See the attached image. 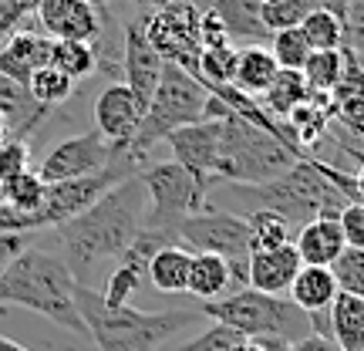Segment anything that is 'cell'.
<instances>
[{"label": "cell", "mask_w": 364, "mask_h": 351, "mask_svg": "<svg viewBox=\"0 0 364 351\" xmlns=\"http://www.w3.org/2000/svg\"><path fill=\"white\" fill-rule=\"evenodd\" d=\"M199 311L206 314L209 321L230 325L243 338L297 341L311 331L307 314L300 311L290 298L263 294V290H253V287H240V290H230L220 300H206V304H199Z\"/></svg>", "instance_id": "52a82bcc"}, {"label": "cell", "mask_w": 364, "mask_h": 351, "mask_svg": "<svg viewBox=\"0 0 364 351\" xmlns=\"http://www.w3.org/2000/svg\"><path fill=\"white\" fill-rule=\"evenodd\" d=\"M297 156L287 149L277 135L257 129L253 122L240 115H223V139L213 182H233V186H260L284 176Z\"/></svg>", "instance_id": "5b68a950"}, {"label": "cell", "mask_w": 364, "mask_h": 351, "mask_svg": "<svg viewBox=\"0 0 364 351\" xmlns=\"http://www.w3.org/2000/svg\"><path fill=\"white\" fill-rule=\"evenodd\" d=\"M199 17L203 11L196 7V0H176L159 11H145V34L152 41V48L162 54V61L179 65L199 78V58H203V38H199Z\"/></svg>", "instance_id": "30bf717a"}, {"label": "cell", "mask_w": 364, "mask_h": 351, "mask_svg": "<svg viewBox=\"0 0 364 351\" xmlns=\"http://www.w3.org/2000/svg\"><path fill=\"white\" fill-rule=\"evenodd\" d=\"M145 271H149V257L139 253L135 247H129L115 261V271L108 273V281H105V287H102V298L108 300L112 308L132 304V298L139 294V287L145 284Z\"/></svg>", "instance_id": "cb8c5ba5"}, {"label": "cell", "mask_w": 364, "mask_h": 351, "mask_svg": "<svg viewBox=\"0 0 364 351\" xmlns=\"http://www.w3.org/2000/svg\"><path fill=\"white\" fill-rule=\"evenodd\" d=\"M287 298L297 304L304 314L311 311H327L331 300L338 298V281L331 267H314V263H304L294 277V284L287 290Z\"/></svg>", "instance_id": "44dd1931"}, {"label": "cell", "mask_w": 364, "mask_h": 351, "mask_svg": "<svg viewBox=\"0 0 364 351\" xmlns=\"http://www.w3.org/2000/svg\"><path fill=\"white\" fill-rule=\"evenodd\" d=\"M220 139H223V118H199L193 125H182V129L166 135V142L172 149V159L206 193H209V182H213V172H216Z\"/></svg>", "instance_id": "7c38bea8"}, {"label": "cell", "mask_w": 364, "mask_h": 351, "mask_svg": "<svg viewBox=\"0 0 364 351\" xmlns=\"http://www.w3.org/2000/svg\"><path fill=\"white\" fill-rule=\"evenodd\" d=\"M236 58H240V48H236V44L203 48V58H199V81H203L206 88H213V85H233Z\"/></svg>", "instance_id": "836d02e7"}, {"label": "cell", "mask_w": 364, "mask_h": 351, "mask_svg": "<svg viewBox=\"0 0 364 351\" xmlns=\"http://www.w3.org/2000/svg\"><path fill=\"white\" fill-rule=\"evenodd\" d=\"M199 38H203V48H220V44H233L230 41V31H226V24L220 21V14L213 11H203V17H199Z\"/></svg>", "instance_id": "7bdbcfd3"}, {"label": "cell", "mask_w": 364, "mask_h": 351, "mask_svg": "<svg viewBox=\"0 0 364 351\" xmlns=\"http://www.w3.org/2000/svg\"><path fill=\"white\" fill-rule=\"evenodd\" d=\"M233 290V273L230 263L223 261L220 253H193V267H189V287L186 294L196 304H206V300H220Z\"/></svg>", "instance_id": "ffe728a7"}, {"label": "cell", "mask_w": 364, "mask_h": 351, "mask_svg": "<svg viewBox=\"0 0 364 351\" xmlns=\"http://www.w3.org/2000/svg\"><path fill=\"white\" fill-rule=\"evenodd\" d=\"M0 112L7 118V135L11 139H27L48 122L51 108H44L31 98L27 85H17V81L0 78Z\"/></svg>", "instance_id": "ac0fdd59"}, {"label": "cell", "mask_w": 364, "mask_h": 351, "mask_svg": "<svg viewBox=\"0 0 364 351\" xmlns=\"http://www.w3.org/2000/svg\"><path fill=\"white\" fill-rule=\"evenodd\" d=\"M38 27L51 41H95L102 38V7L95 0H41Z\"/></svg>", "instance_id": "5bb4252c"}, {"label": "cell", "mask_w": 364, "mask_h": 351, "mask_svg": "<svg viewBox=\"0 0 364 351\" xmlns=\"http://www.w3.org/2000/svg\"><path fill=\"white\" fill-rule=\"evenodd\" d=\"M304 14H307L304 0H267V4H260V21L270 34L284 31V27H300Z\"/></svg>", "instance_id": "74e56055"}, {"label": "cell", "mask_w": 364, "mask_h": 351, "mask_svg": "<svg viewBox=\"0 0 364 351\" xmlns=\"http://www.w3.org/2000/svg\"><path fill=\"white\" fill-rule=\"evenodd\" d=\"M236 351H263V348H260V345H257V341H250V338H247V341H243V345H240V348H236Z\"/></svg>", "instance_id": "681fc988"}, {"label": "cell", "mask_w": 364, "mask_h": 351, "mask_svg": "<svg viewBox=\"0 0 364 351\" xmlns=\"http://www.w3.org/2000/svg\"><path fill=\"white\" fill-rule=\"evenodd\" d=\"M331 331L341 351H361L364 348V298L338 290L331 300Z\"/></svg>", "instance_id": "d4e9b609"}, {"label": "cell", "mask_w": 364, "mask_h": 351, "mask_svg": "<svg viewBox=\"0 0 364 351\" xmlns=\"http://www.w3.org/2000/svg\"><path fill=\"white\" fill-rule=\"evenodd\" d=\"M145 105L125 81H112L108 88L98 91L95 98V132L105 142H112L118 152H129L135 132L142 125Z\"/></svg>", "instance_id": "4fadbf2b"}, {"label": "cell", "mask_w": 364, "mask_h": 351, "mask_svg": "<svg viewBox=\"0 0 364 351\" xmlns=\"http://www.w3.org/2000/svg\"><path fill=\"white\" fill-rule=\"evenodd\" d=\"M48 65L65 71L68 78L85 81L98 71L102 58L95 51V44H88V41H51V61Z\"/></svg>", "instance_id": "83f0119b"}, {"label": "cell", "mask_w": 364, "mask_h": 351, "mask_svg": "<svg viewBox=\"0 0 364 351\" xmlns=\"http://www.w3.org/2000/svg\"><path fill=\"white\" fill-rule=\"evenodd\" d=\"M0 139H7V118H4V112H0Z\"/></svg>", "instance_id": "f907efd6"}, {"label": "cell", "mask_w": 364, "mask_h": 351, "mask_svg": "<svg viewBox=\"0 0 364 351\" xmlns=\"http://www.w3.org/2000/svg\"><path fill=\"white\" fill-rule=\"evenodd\" d=\"M179 240L193 253H220L230 263L233 290L250 287V223L243 213L213 206L199 209L179 223Z\"/></svg>", "instance_id": "ba28073f"}, {"label": "cell", "mask_w": 364, "mask_h": 351, "mask_svg": "<svg viewBox=\"0 0 364 351\" xmlns=\"http://www.w3.org/2000/svg\"><path fill=\"white\" fill-rule=\"evenodd\" d=\"M304 7H307V11H331V14H338L341 21H344V14H348V0H304Z\"/></svg>", "instance_id": "bcb514c9"}, {"label": "cell", "mask_w": 364, "mask_h": 351, "mask_svg": "<svg viewBox=\"0 0 364 351\" xmlns=\"http://www.w3.org/2000/svg\"><path fill=\"white\" fill-rule=\"evenodd\" d=\"M277 71H280V65L273 61L267 44H247V48H240V58H236L233 88L250 95V98H260Z\"/></svg>", "instance_id": "603a6c76"}, {"label": "cell", "mask_w": 364, "mask_h": 351, "mask_svg": "<svg viewBox=\"0 0 364 351\" xmlns=\"http://www.w3.org/2000/svg\"><path fill=\"white\" fill-rule=\"evenodd\" d=\"M243 335L240 331H233L230 325H220V321H209V328L203 331V335H196L193 341H186V345H179L176 351H236L240 345H243Z\"/></svg>", "instance_id": "8d00e7d4"}, {"label": "cell", "mask_w": 364, "mask_h": 351, "mask_svg": "<svg viewBox=\"0 0 364 351\" xmlns=\"http://www.w3.org/2000/svg\"><path fill=\"white\" fill-rule=\"evenodd\" d=\"M199 118H209V88L199 78H193L189 71H182L179 65L166 61L159 88L152 91V98L145 105L142 125L135 132L129 152L145 162L152 145L166 142L169 132L182 129V125H193Z\"/></svg>", "instance_id": "8992f818"}, {"label": "cell", "mask_w": 364, "mask_h": 351, "mask_svg": "<svg viewBox=\"0 0 364 351\" xmlns=\"http://www.w3.org/2000/svg\"><path fill=\"white\" fill-rule=\"evenodd\" d=\"M338 223L348 247H364V203H348L338 213Z\"/></svg>", "instance_id": "b9f144b4"}, {"label": "cell", "mask_w": 364, "mask_h": 351, "mask_svg": "<svg viewBox=\"0 0 364 351\" xmlns=\"http://www.w3.org/2000/svg\"><path fill=\"white\" fill-rule=\"evenodd\" d=\"M290 351H341L338 341L324 338V335H314V331H307L304 338H297L294 345H290Z\"/></svg>", "instance_id": "f6af8a7d"}, {"label": "cell", "mask_w": 364, "mask_h": 351, "mask_svg": "<svg viewBox=\"0 0 364 351\" xmlns=\"http://www.w3.org/2000/svg\"><path fill=\"white\" fill-rule=\"evenodd\" d=\"M294 247H297L300 261L314 263V267H331L334 257L348 247L344 234H341V223L334 216H317V220L304 223L294 236Z\"/></svg>", "instance_id": "d6986e66"}, {"label": "cell", "mask_w": 364, "mask_h": 351, "mask_svg": "<svg viewBox=\"0 0 364 351\" xmlns=\"http://www.w3.org/2000/svg\"><path fill=\"white\" fill-rule=\"evenodd\" d=\"M233 193L240 199H247L250 209H273V213H280L294 230H300L304 223L317 220V216H334L338 220V213L351 203L341 189H334L327 182V176L321 172L314 156L297 159L277 179L260 182V186H236Z\"/></svg>", "instance_id": "277c9868"}, {"label": "cell", "mask_w": 364, "mask_h": 351, "mask_svg": "<svg viewBox=\"0 0 364 351\" xmlns=\"http://www.w3.org/2000/svg\"><path fill=\"white\" fill-rule=\"evenodd\" d=\"M213 11L226 24L230 41H250V44L270 41V31L260 21V0H213Z\"/></svg>", "instance_id": "484cf974"}, {"label": "cell", "mask_w": 364, "mask_h": 351, "mask_svg": "<svg viewBox=\"0 0 364 351\" xmlns=\"http://www.w3.org/2000/svg\"><path fill=\"white\" fill-rule=\"evenodd\" d=\"M162 68H166V61L145 34V21L142 17L129 21L125 31H122V75H125V85L139 95L142 105H149L152 91L159 88Z\"/></svg>", "instance_id": "9a60e30c"}, {"label": "cell", "mask_w": 364, "mask_h": 351, "mask_svg": "<svg viewBox=\"0 0 364 351\" xmlns=\"http://www.w3.org/2000/svg\"><path fill=\"white\" fill-rule=\"evenodd\" d=\"M132 4H139L142 11H159V7H166V4H176V0H132Z\"/></svg>", "instance_id": "7dc6e473"}, {"label": "cell", "mask_w": 364, "mask_h": 351, "mask_svg": "<svg viewBox=\"0 0 364 351\" xmlns=\"http://www.w3.org/2000/svg\"><path fill=\"white\" fill-rule=\"evenodd\" d=\"M267 48H270V54H273V61H277V65L294 68V71H300L304 61H307V54H311V44H307V38H304V31H300V27L273 31Z\"/></svg>", "instance_id": "e575fe53"}, {"label": "cell", "mask_w": 364, "mask_h": 351, "mask_svg": "<svg viewBox=\"0 0 364 351\" xmlns=\"http://www.w3.org/2000/svg\"><path fill=\"white\" fill-rule=\"evenodd\" d=\"M311 98V88H307V81H304V75L300 71H294V68H280L277 75H273V81L267 85V91L260 95V105L270 112L277 122H284L297 105H304Z\"/></svg>", "instance_id": "4316f807"}, {"label": "cell", "mask_w": 364, "mask_h": 351, "mask_svg": "<svg viewBox=\"0 0 364 351\" xmlns=\"http://www.w3.org/2000/svg\"><path fill=\"white\" fill-rule=\"evenodd\" d=\"M122 156L112 142H105L98 132H81L71 139H61L58 145L48 149V156L41 159L38 176L44 182H65V179H78L88 172L105 169L108 162H115Z\"/></svg>", "instance_id": "8fae6325"}, {"label": "cell", "mask_w": 364, "mask_h": 351, "mask_svg": "<svg viewBox=\"0 0 364 351\" xmlns=\"http://www.w3.org/2000/svg\"><path fill=\"white\" fill-rule=\"evenodd\" d=\"M0 351H27L24 345H17V341H11V338H4L0 335Z\"/></svg>", "instance_id": "c3c4849f"}, {"label": "cell", "mask_w": 364, "mask_h": 351, "mask_svg": "<svg viewBox=\"0 0 364 351\" xmlns=\"http://www.w3.org/2000/svg\"><path fill=\"white\" fill-rule=\"evenodd\" d=\"M75 304L98 351H162L193 321L206 318L199 308H172V311H139L132 304L112 308L102 298V290L88 284H75Z\"/></svg>", "instance_id": "7a4b0ae2"}, {"label": "cell", "mask_w": 364, "mask_h": 351, "mask_svg": "<svg viewBox=\"0 0 364 351\" xmlns=\"http://www.w3.org/2000/svg\"><path fill=\"white\" fill-rule=\"evenodd\" d=\"M250 223V253L253 250H273L284 247V243H294V226L273 213V209H250L243 213Z\"/></svg>", "instance_id": "f546056e"}, {"label": "cell", "mask_w": 364, "mask_h": 351, "mask_svg": "<svg viewBox=\"0 0 364 351\" xmlns=\"http://www.w3.org/2000/svg\"><path fill=\"white\" fill-rule=\"evenodd\" d=\"M145 209H149V196L135 172L129 179L115 182L85 213L54 226V234L61 240V257L78 284L91 287V273L102 263L118 261L132 247V240L139 236L145 223Z\"/></svg>", "instance_id": "6da1fadb"}, {"label": "cell", "mask_w": 364, "mask_h": 351, "mask_svg": "<svg viewBox=\"0 0 364 351\" xmlns=\"http://www.w3.org/2000/svg\"><path fill=\"white\" fill-rule=\"evenodd\" d=\"M300 31L311 44V51H331L344 48V21L331 11H307L300 21Z\"/></svg>", "instance_id": "d6a6232c"}, {"label": "cell", "mask_w": 364, "mask_h": 351, "mask_svg": "<svg viewBox=\"0 0 364 351\" xmlns=\"http://www.w3.org/2000/svg\"><path fill=\"white\" fill-rule=\"evenodd\" d=\"M361 351H364V348H361Z\"/></svg>", "instance_id": "816d5d0a"}, {"label": "cell", "mask_w": 364, "mask_h": 351, "mask_svg": "<svg viewBox=\"0 0 364 351\" xmlns=\"http://www.w3.org/2000/svg\"><path fill=\"white\" fill-rule=\"evenodd\" d=\"M44 193H48V182L34 169H27L21 176H11L7 182H0V206L17 209V213H34Z\"/></svg>", "instance_id": "4dcf8cb0"}, {"label": "cell", "mask_w": 364, "mask_h": 351, "mask_svg": "<svg viewBox=\"0 0 364 351\" xmlns=\"http://www.w3.org/2000/svg\"><path fill=\"white\" fill-rule=\"evenodd\" d=\"M31 169V142L27 139H0V182Z\"/></svg>", "instance_id": "f35d334b"}, {"label": "cell", "mask_w": 364, "mask_h": 351, "mask_svg": "<svg viewBox=\"0 0 364 351\" xmlns=\"http://www.w3.org/2000/svg\"><path fill=\"white\" fill-rule=\"evenodd\" d=\"M300 267H304V261H300L294 243H284V247L273 250H253L250 253V287L263 290V294L287 298V290H290Z\"/></svg>", "instance_id": "e0dca14e"}, {"label": "cell", "mask_w": 364, "mask_h": 351, "mask_svg": "<svg viewBox=\"0 0 364 351\" xmlns=\"http://www.w3.org/2000/svg\"><path fill=\"white\" fill-rule=\"evenodd\" d=\"M139 179H142L145 196H149V209H145L149 226L179 234V223L186 216L209 206V193L176 159L172 162H145L139 169Z\"/></svg>", "instance_id": "9c48e42d"}, {"label": "cell", "mask_w": 364, "mask_h": 351, "mask_svg": "<svg viewBox=\"0 0 364 351\" xmlns=\"http://www.w3.org/2000/svg\"><path fill=\"white\" fill-rule=\"evenodd\" d=\"M51 61V38L41 31H17L0 44V78L27 85L31 75Z\"/></svg>", "instance_id": "2e32d148"}, {"label": "cell", "mask_w": 364, "mask_h": 351, "mask_svg": "<svg viewBox=\"0 0 364 351\" xmlns=\"http://www.w3.org/2000/svg\"><path fill=\"white\" fill-rule=\"evenodd\" d=\"M189 267H193V250L182 247V243H172V247H162L149 261V271H145V281L162 290V294H186L189 287Z\"/></svg>", "instance_id": "7402d4cb"}, {"label": "cell", "mask_w": 364, "mask_h": 351, "mask_svg": "<svg viewBox=\"0 0 364 351\" xmlns=\"http://www.w3.org/2000/svg\"><path fill=\"white\" fill-rule=\"evenodd\" d=\"M41 0H0V41H7L17 31H27V21L38 14Z\"/></svg>", "instance_id": "ab89813d"}, {"label": "cell", "mask_w": 364, "mask_h": 351, "mask_svg": "<svg viewBox=\"0 0 364 351\" xmlns=\"http://www.w3.org/2000/svg\"><path fill=\"white\" fill-rule=\"evenodd\" d=\"M331 273L338 281V290L364 298V247H344L331 263Z\"/></svg>", "instance_id": "d590c367"}, {"label": "cell", "mask_w": 364, "mask_h": 351, "mask_svg": "<svg viewBox=\"0 0 364 351\" xmlns=\"http://www.w3.org/2000/svg\"><path fill=\"white\" fill-rule=\"evenodd\" d=\"M75 284L78 281L61 253L27 247L0 273V308L4 304L24 308V311L48 318L51 325L88 338V328H85L78 304H75Z\"/></svg>", "instance_id": "3957f363"}, {"label": "cell", "mask_w": 364, "mask_h": 351, "mask_svg": "<svg viewBox=\"0 0 364 351\" xmlns=\"http://www.w3.org/2000/svg\"><path fill=\"white\" fill-rule=\"evenodd\" d=\"M34 234H0V273L11 267V261L17 253H24L31 247Z\"/></svg>", "instance_id": "ee69618b"}, {"label": "cell", "mask_w": 364, "mask_h": 351, "mask_svg": "<svg viewBox=\"0 0 364 351\" xmlns=\"http://www.w3.org/2000/svg\"><path fill=\"white\" fill-rule=\"evenodd\" d=\"M344 48L364 58V0H348V14H344Z\"/></svg>", "instance_id": "60d3db41"}, {"label": "cell", "mask_w": 364, "mask_h": 351, "mask_svg": "<svg viewBox=\"0 0 364 351\" xmlns=\"http://www.w3.org/2000/svg\"><path fill=\"white\" fill-rule=\"evenodd\" d=\"M300 75L307 81L311 95H331L338 88L341 75H344V48H331V51H311L307 61L300 68Z\"/></svg>", "instance_id": "f1b7e54d"}, {"label": "cell", "mask_w": 364, "mask_h": 351, "mask_svg": "<svg viewBox=\"0 0 364 351\" xmlns=\"http://www.w3.org/2000/svg\"><path fill=\"white\" fill-rule=\"evenodd\" d=\"M75 85L78 81L68 78L65 71H58L54 65H44L38 68L31 81H27V91H31V98L44 108H58V105H65L71 95H75Z\"/></svg>", "instance_id": "1f68e13d"}]
</instances>
